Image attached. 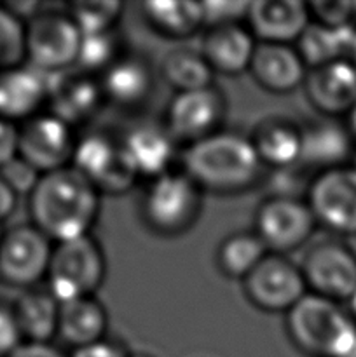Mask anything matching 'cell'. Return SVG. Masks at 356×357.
<instances>
[{"label":"cell","mask_w":356,"mask_h":357,"mask_svg":"<svg viewBox=\"0 0 356 357\" xmlns=\"http://www.w3.org/2000/svg\"><path fill=\"white\" fill-rule=\"evenodd\" d=\"M302 155L299 167L314 171L349 166L356 152V139L348 122L335 117H323L300 124Z\"/></svg>","instance_id":"16"},{"label":"cell","mask_w":356,"mask_h":357,"mask_svg":"<svg viewBox=\"0 0 356 357\" xmlns=\"http://www.w3.org/2000/svg\"><path fill=\"white\" fill-rule=\"evenodd\" d=\"M80 44L82 31L68 13L38 10L27 21V63L47 75L70 72Z\"/></svg>","instance_id":"6"},{"label":"cell","mask_w":356,"mask_h":357,"mask_svg":"<svg viewBox=\"0 0 356 357\" xmlns=\"http://www.w3.org/2000/svg\"><path fill=\"white\" fill-rule=\"evenodd\" d=\"M161 77L177 93L205 89L213 86L215 72L208 65L201 51L188 47H177L166 52L161 59Z\"/></svg>","instance_id":"29"},{"label":"cell","mask_w":356,"mask_h":357,"mask_svg":"<svg viewBox=\"0 0 356 357\" xmlns=\"http://www.w3.org/2000/svg\"><path fill=\"white\" fill-rule=\"evenodd\" d=\"M142 16L150 30L175 40L192 37L205 26L201 2L192 0H149L142 3Z\"/></svg>","instance_id":"28"},{"label":"cell","mask_w":356,"mask_h":357,"mask_svg":"<svg viewBox=\"0 0 356 357\" xmlns=\"http://www.w3.org/2000/svg\"><path fill=\"white\" fill-rule=\"evenodd\" d=\"M108 314L96 296L61 303L58 337L72 351L107 338Z\"/></svg>","instance_id":"25"},{"label":"cell","mask_w":356,"mask_h":357,"mask_svg":"<svg viewBox=\"0 0 356 357\" xmlns=\"http://www.w3.org/2000/svg\"><path fill=\"white\" fill-rule=\"evenodd\" d=\"M98 79L105 100L124 110L143 107L156 87L150 63L143 56L135 54H124Z\"/></svg>","instance_id":"22"},{"label":"cell","mask_w":356,"mask_h":357,"mask_svg":"<svg viewBox=\"0 0 356 357\" xmlns=\"http://www.w3.org/2000/svg\"><path fill=\"white\" fill-rule=\"evenodd\" d=\"M286 335L307 357H348L356 349V323L334 300L307 293L286 312Z\"/></svg>","instance_id":"3"},{"label":"cell","mask_w":356,"mask_h":357,"mask_svg":"<svg viewBox=\"0 0 356 357\" xmlns=\"http://www.w3.org/2000/svg\"><path fill=\"white\" fill-rule=\"evenodd\" d=\"M205 192L184 169H171L149 181L140 201L142 220L150 232L178 237L192 229L202 209Z\"/></svg>","instance_id":"4"},{"label":"cell","mask_w":356,"mask_h":357,"mask_svg":"<svg viewBox=\"0 0 356 357\" xmlns=\"http://www.w3.org/2000/svg\"><path fill=\"white\" fill-rule=\"evenodd\" d=\"M180 169H184L202 192L237 195L260 183L265 166L258 159L250 136L220 131L185 146L180 155Z\"/></svg>","instance_id":"2"},{"label":"cell","mask_w":356,"mask_h":357,"mask_svg":"<svg viewBox=\"0 0 356 357\" xmlns=\"http://www.w3.org/2000/svg\"><path fill=\"white\" fill-rule=\"evenodd\" d=\"M243 291L251 305L271 314L290 312L309 293L300 265L276 253H269L244 279Z\"/></svg>","instance_id":"11"},{"label":"cell","mask_w":356,"mask_h":357,"mask_svg":"<svg viewBox=\"0 0 356 357\" xmlns=\"http://www.w3.org/2000/svg\"><path fill=\"white\" fill-rule=\"evenodd\" d=\"M100 79L84 72H65L52 75L47 107L51 114L72 128L96 117L105 103Z\"/></svg>","instance_id":"20"},{"label":"cell","mask_w":356,"mask_h":357,"mask_svg":"<svg viewBox=\"0 0 356 357\" xmlns=\"http://www.w3.org/2000/svg\"><path fill=\"white\" fill-rule=\"evenodd\" d=\"M16 197L13 188L3 181V178L0 176V222L6 220L10 213L14 211V206H16Z\"/></svg>","instance_id":"41"},{"label":"cell","mask_w":356,"mask_h":357,"mask_svg":"<svg viewBox=\"0 0 356 357\" xmlns=\"http://www.w3.org/2000/svg\"><path fill=\"white\" fill-rule=\"evenodd\" d=\"M119 138L126 162L138 178L150 181L175 169L178 143L163 122H136Z\"/></svg>","instance_id":"15"},{"label":"cell","mask_w":356,"mask_h":357,"mask_svg":"<svg viewBox=\"0 0 356 357\" xmlns=\"http://www.w3.org/2000/svg\"><path fill=\"white\" fill-rule=\"evenodd\" d=\"M0 176H2L3 181L13 188L16 195H30L42 174L38 173V171H35L30 164L24 162L23 159L16 157V159H13L7 166H3L2 169H0Z\"/></svg>","instance_id":"36"},{"label":"cell","mask_w":356,"mask_h":357,"mask_svg":"<svg viewBox=\"0 0 356 357\" xmlns=\"http://www.w3.org/2000/svg\"><path fill=\"white\" fill-rule=\"evenodd\" d=\"M348 357H356V349H355V351H353V352H351V354H349Z\"/></svg>","instance_id":"48"},{"label":"cell","mask_w":356,"mask_h":357,"mask_svg":"<svg viewBox=\"0 0 356 357\" xmlns=\"http://www.w3.org/2000/svg\"><path fill=\"white\" fill-rule=\"evenodd\" d=\"M346 122H348L349 129H351L353 136H355V139H356V105H355V108L351 110V114L346 117Z\"/></svg>","instance_id":"42"},{"label":"cell","mask_w":356,"mask_h":357,"mask_svg":"<svg viewBox=\"0 0 356 357\" xmlns=\"http://www.w3.org/2000/svg\"><path fill=\"white\" fill-rule=\"evenodd\" d=\"M250 139L258 159L269 169L286 171L299 167L302 155L300 124L286 117L272 115L255 126Z\"/></svg>","instance_id":"24"},{"label":"cell","mask_w":356,"mask_h":357,"mask_svg":"<svg viewBox=\"0 0 356 357\" xmlns=\"http://www.w3.org/2000/svg\"><path fill=\"white\" fill-rule=\"evenodd\" d=\"M248 72L262 89L272 94H286L304 86L309 68L295 45L258 42Z\"/></svg>","instance_id":"21"},{"label":"cell","mask_w":356,"mask_h":357,"mask_svg":"<svg viewBox=\"0 0 356 357\" xmlns=\"http://www.w3.org/2000/svg\"><path fill=\"white\" fill-rule=\"evenodd\" d=\"M311 20L330 28L355 26L356 2H313L309 3Z\"/></svg>","instance_id":"35"},{"label":"cell","mask_w":356,"mask_h":357,"mask_svg":"<svg viewBox=\"0 0 356 357\" xmlns=\"http://www.w3.org/2000/svg\"><path fill=\"white\" fill-rule=\"evenodd\" d=\"M269 255L255 232H237L225 237L216 250V267L227 279L243 282Z\"/></svg>","instance_id":"30"},{"label":"cell","mask_w":356,"mask_h":357,"mask_svg":"<svg viewBox=\"0 0 356 357\" xmlns=\"http://www.w3.org/2000/svg\"><path fill=\"white\" fill-rule=\"evenodd\" d=\"M201 52L215 73L241 75L248 72L257 51V38L243 23L206 28Z\"/></svg>","instance_id":"23"},{"label":"cell","mask_w":356,"mask_h":357,"mask_svg":"<svg viewBox=\"0 0 356 357\" xmlns=\"http://www.w3.org/2000/svg\"><path fill=\"white\" fill-rule=\"evenodd\" d=\"M122 56H124L122 42L115 30L82 35V44H80L75 66L79 72L100 77Z\"/></svg>","instance_id":"31"},{"label":"cell","mask_w":356,"mask_h":357,"mask_svg":"<svg viewBox=\"0 0 356 357\" xmlns=\"http://www.w3.org/2000/svg\"><path fill=\"white\" fill-rule=\"evenodd\" d=\"M9 357H70L65 351L52 344H34L24 342Z\"/></svg>","instance_id":"40"},{"label":"cell","mask_w":356,"mask_h":357,"mask_svg":"<svg viewBox=\"0 0 356 357\" xmlns=\"http://www.w3.org/2000/svg\"><path fill=\"white\" fill-rule=\"evenodd\" d=\"M107 275L101 244L93 236L54 244L47 272V291L59 303L94 296Z\"/></svg>","instance_id":"5"},{"label":"cell","mask_w":356,"mask_h":357,"mask_svg":"<svg viewBox=\"0 0 356 357\" xmlns=\"http://www.w3.org/2000/svg\"><path fill=\"white\" fill-rule=\"evenodd\" d=\"M348 310H349V314H351V317L355 319V323H356V293L353 295V298L348 302Z\"/></svg>","instance_id":"44"},{"label":"cell","mask_w":356,"mask_h":357,"mask_svg":"<svg viewBox=\"0 0 356 357\" xmlns=\"http://www.w3.org/2000/svg\"><path fill=\"white\" fill-rule=\"evenodd\" d=\"M131 354L128 349L117 340L112 338H103V340L96 342V344L86 345L77 351L70 352V357H129Z\"/></svg>","instance_id":"38"},{"label":"cell","mask_w":356,"mask_h":357,"mask_svg":"<svg viewBox=\"0 0 356 357\" xmlns=\"http://www.w3.org/2000/svg\"><path fill=\"white\" fill-rule=\"evenodd\" d=\"M52 75L34 68L31 65L0 70V119L30 121L42 114L51 93Z\"/></svg>","instance_id":"18"},{"label":"cell","mask_w":356,"mask_h":357,"mask_svg":"<svg viewBox=\"0 0 356 357\" xmlns=\"http://www.w3.org/2000/svg\"><path fill=\"white\" fill-rule=\"evenodd\" d=\"M59 309L61 303L47 289H30L14 305L17 324L24 342L34 344H51L58 337Z\"/></svg>","instance_id":"27"},{"label":"cell","mask_w":356,"mask_h":357,"mask_svg":"<svg viewBox=\"0 0 356 357\" xmlns=\"http://www.w3.org/2000/svg\"><path fill=\"white\" fill-rule=\"evenodd\" d=\"M306 98L323 117H348L356 105V63L337 59L311 68L304 82Z\"/></svg>","instance_id":"17"},{"label":"cell","mask_w":356,"mask_h":357,"mask_svg":"<svg viewBox=\"0 0 356 357\" xmlns=\"http://www.w3.org/2000/svg\"><path fill=\"white\" fill-rule=\"evenodd\" d=\"M318 222L306 199L274 194L264 199L255 211L253 232L269 253L286 255L302 248L316 230Z\"/></svg>","instance_id":"8"},{"label":"cell","mask_w":356,"mask_h":357,"mask_svg":"<svg viewBox=\"0 0 356 357\" xmlns=\"http://www.w3.org/2000/svg\"><path fill=\"white\" fill-rule=\"evenodd\" d=\"M356 45V26L330 28L311 21L297 40L295 49L307 68L328 65L337 59H353Z\"/></svg>","instance_id":"26"},{"label":"cell","mask_w":356,"mask_h":357,"mask_svg":"<svg viewBox=\"0 0 356 357\" xmlns=\"http://www.w3.org/2000/svg\"><path fill=\"white\" fill-rule=\"evenodd\" d=\"M349 166H353L356 169V152H355V157H353V160H351V164H349Z\"/></svg>","instance_id":"45"},{"label":"cell","mask_w":356,"mask_h":357,"mask_svg":"<svg viewBox=\"0 0 356 357\" xmlns=\"http://www.w3.org/2000/svg\"><path fill=\"white\" fill-rule=\"evenodd\" d=\"M27 59V23L0 6V70L23 65Z\"/></svg>","instance_id":"33"},{"label":"cell","mask_w":356,"mask_h":357,"mask_svg":"<svg viewBox=\"0 0 356 357\" xmlns=\"http://www.w3.org/2000/svg\"><path fill=\"white\" fill-rule=\"evenodd\" d=\"M304 199L320 227L342 237L356 232V169L353 166L314 174Z\"/></svg>","instance_id":"9"},{"label":"cell","mask_w":356,"mask_h":357,"mask_svg":"<svg viewBox=\"0 0 356 357\" xmlns=\"http://www.w3.org/2000/svg\"><path fill=\"white\" fill-rule=\"evenodd\" d=\"M307 291L334 302H346L356 293V258L344 241H321L307 250L300 265Z\"/></svg>","instance_id":"13"},{"label":"cell","mask_w":356,"mask_h":357,"mask_svg":"<svg viewBox=\"0 0 356 357\" xmlns=\"http://www.w3.org/2000/svg\"><path fill=\"white\" fill-rule=\"evenodd\" d=\"M75 128L49 110L23 124L17 138V157L40 174L72 166L77 146Z\"/></svg>","instance_id":"12"},{"label":"cell","mask_w":356,"mask_h":357,"mask_svg":"<svg viewBox=\"0 0 356 357\" xmlns=\"http://www.w3.org/2000/svg\"><path fill=\"white\" fill-rule=\"evenodd\" d=\"M100 195L72 166L42 174L28 195L31 225L54 244L91 236L100 215Z\"/></svg>","instance_id":"1"},{"label":"cell","mask_w":356,"mask_h":357,"mask_svg":"<svg viewBox=\"0 0 356 357\" xmlns=\"http://www.w3.org/2000/svg\"><path fill=\"white\" fill-rule=\"evenodd\" d=\"M250 3L251 2H236V0H205L201 2L205 26L213 28L243 23L248 17Z\"/></svg>","instance_id":"34"},{"label":"cell","mask_w":356,"mask_h":357,"mask_svg":"<svg viewBox=\"0 0 356 357\" xmlns=\"http://www.w3.org/2000/svg\"><path fill=\"white\" fill-rule=\"evenodd\" d=\"M21 344H24V338L14 307L0 305V357H9Z\"/></svg>","instance_id":"37"},{"label":"cell","mask_w":356,"mask_h":357,"mask_svg":"<svg viewBox=\"0 0 356 357\" xmlns=\"http://www.w3.org/2000/svg\"><path fill=\"white\" fill-rule=\"evenodd\" d=\"M54 243L34 225H20L0 241V279L17 288H31L47 279Z\"/></svg>","instance_id":"14"},{"label":"cell","mask_w":356,"mask_h":357,"mask_svg":"<svg viewBox=\"0 0 356 357\" xmlns=\"http://www.w3.org/2000/svg\"><path fill=\"white\" fill-rule=\"evenodd\" d=\"M129 357H154V356H149V354H131Z\"/></svg>","instance_id":"46"},{"label":"cell","mask_w":356,"mask_h":357,"mask_svg":"<svg viewBox=\"0 0 356 357\" xmlns=\"http://www.w3.org/2000/svg\"><path fill=\"white\" fill-rule=\"evenodd\" d=\"M353 61L356 63V45H355V52H353Z\"/></svg>","instance_id":"47"},{"label":"cell","mask_w":356,"mask_h":357,"mask_svg":"<svg viewBox=\"0 0 356 357\" xmlns=\"http://www.w3.org/2000/svg\"><path fill=\"white\" fill-rule=\"evenodd\" d=\"M20 129L13 122L0 119V169L17 157Z\"/></svg>","instance_id":"39"},{"label":"cell","mask_w":356,"mask_h":357,"mask_svg":"<svg viewBox=\"0 0 356 357\" xmlns=\"http://www.w3.org/2000/svg\"><path fill=\"white\" fill-rule=\"evenodd\" d=\"M225 115V94L213 84L205 89L175 94L164 112L163 124L178 145L188 146L222 131Z\"/></svg>","instance_id":"10"},{"label":"cell","mask_w":356,"mask_h":357,"mask_svg":"<svg viewBox=\"0 0 356 357\" xmlns=\"http://www.w3.org/2000/svg\"><path fill=\"white\" fill-rule=\"evenodd\" d=\"M72 167L84 174L100 194H126L140 180L126 162L121 138L103 129L87 131L77 139Z\"/></svg>","instance_id":"7"},{"label":"cell","mask_w":356,"mask_h":357,"mask_svg":"<svg viewBox=\"0 0 356 357\" xmlns=\"http://www.w3.org/2000/svg\"><path fill=\"white\" fill-rule=\"evenodd\" d=\"M124 3L119 0H101V2H73L66 13L72 16L82 35L103 33L115 30V23L121 17Z\"/></svg>","instance_id":"32"},{"label":"cell","mask_w":356,"mask_h":357,"mask_svg":"<svg viewBox=\"0 0 356 357\" xmlns=\"http://www.w3.org/2000/svg\"><path fill=\"white\" fill-rule=\"evenodd\" d=\"M2 236H3V234H2V230H0V241H2Z\"/></svg>","instance_id":"49"},{"label":"cell","mask_w":356,"mask_h":357,"mask_svg":"<svg viewBox=\"0 0 356 357\" xmlns=\"http://www.w3.org/2000/svg\"><path fill=\"white\" fill-rule=\"evenodd\" d=\"M344 244H346V246H348V250L351 251L353 257L356 258V232L351 234V236L344 237Z\"/></svg>","instance_id":"43"},{"label":"cell","mask_w":356,"mask_h":357,"mask_svg":"<svg viewBox=\"0 0 356 357\" xmlns=\"http://www.w3.org/2000/svg\"><path fill=\"white\" fill-rule=\"evenodd\" d=\"M311 21L309 3L300 0H257L250 3L246 17L260 44H297Z\"/></svg>","instance_id":"19"}]
</instances>
